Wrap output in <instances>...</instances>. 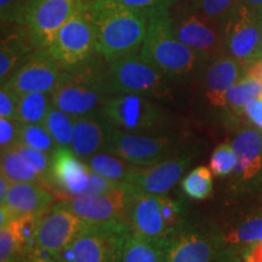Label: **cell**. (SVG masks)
Segmentation results:
<instances>
[{"label":"cell","mask_w":262,"mask_h":262,"mask_svg":"<svg viewBox=\"0 0 262 262\" xmlns=\"http://www.w3.org/2000/svg\"><path fill=\"white\" fill-rule=\"evenodd\" d=\"M140 56L178 86L196 83L210 62L208 56L193 50L175 37L170 11L149 16Z\"/></svg>","instance_id":"cell-1"},{"label":"cell","mask_w":262,"mask_h":262,"mask_svg":"<svg viewBox=\"0 0 262 262\" xmlns=\"http://www.w3.org/2000/svg\"><path fill=\"white\" fill-rule=\"evenodd\" d=\"M97 52L107 62L140 54L148 27L146 15L117 0H90Z\"/></svg>","instance_id":"cell-2"},{"label":"cell","mask_w":262,"mask_h":262,"mask_svg":"<svg viewBox=\"0 0 262 262\" xmlns=\"http://www.w3.org/2000/svg\"><path fill=\"white\" fill-rule=\"evenodd\" d=\"M112 96L108 81V62L100 54L78 67L63 70L51 93V104L78 118L102 112Z\"/></svg>","instance_id":"cell-3"},{"label":"cell","mask_w":262,"mask_h":262,"mask_svg":"<svg viewBox=\"0 0 262 262\" xmlns=\"http://www.w3.org/2000/svg\"><path fill=\"white\" fill-rule=\"evenodd\" d=\"M102 116L118 130L133 134L172 131L173 119L159 101L137 94H117L107 100Z\"/></svg>","instance_id":"cell-4"},{"label":"cell","mask_w":262,"mask_h":262,"mask_svg":"<svg viewBox=\"0 0 262 262\" xmlns=\"http://www.w3.org/2000/svg\"><path fill=\"white\" fill-rule=\"evenodd\" d=\"M108 81L112 95L137 94L164 102L175 100L178 88L140 54L108 62Z\"/></svg>","instance_id":"cell-5"},{"label":"cell","mask_w":262,"mask_h":262,"mask_svg":"<svg viewBox=\"0 0 262 262\" xmlns=\"http://www.w3.org/2000/svg\"><path fill=\"white\" fill-rule=\"evenodd\" d=\"M188 137L181 133L133 134L112 126L104 152L113 153L136 165H149L188 148Z\"/></svg>","instance_id":"cell-6"},{"label":"cell","mask_w":262,"mask_h":262,"mask_svg":"<svg viewBox=\"0 0 262 262\" xmlns=\"http://www.w3.org/2000/svg\"><path fill=\"white\" fill-rule=\"evenodd\" d=\"M131 231L129 219L86 222L72 243L73 262H120Z\"/></svg>","instance_id":"cell-7"},{"label":"cell","mask_w":262,"mask_h":262,"mask_svg":"<svg viewBox=\"0 0 262 262\" xmlns=\"http://www.w3.org/2000/svg\"><path fill=\"white\" fill-rule=\"evenodd\" d=\"M170 16L173 34L183 44L210 60L226 54L222 22L201 14L182 0L170 10Z\"/></svg>","instance_id":"cell-8"},{"label":"cell","mask_w":262,"mask_h":262,"mask_svg":"<svg viewBox=\"0 0 262 262\" xmlns=\"http://www.w3.org/2000/svg\"><path fill=\"white\" fill-rule=\"evenodd\" d=\"M164 262H215L225 249L224 233L216 226H183L164 242Z\"/></svg>","instance_id":"cell-9"},{"label":"cell","mask_w":262,"mask_h":262,"mask_svg":"<svg viewBox=\"0 0 262 262\" xmlns=\"http://www.w3.org/2000/svg\"><path fill=\"white\" fill-rule=\"evenodd\" d=\"M49 51L63 70L78 67L98 54L89 4L58 31Z\"/></svg>","instance_id":"cell-10"},{"label":"cell","mask_w":262,"mask_h":262,"mask_svg":"<svg viewBox=\"0 0 262 262\" xmlns=\"http://www.w3.org/2000/svg\"><path fill=\"white\" fill-rule=\"evenodd\" d=\"M90 0H34L26 18L29 38L35 49H49L57 33L81 11Z\"/></svg>","instance_id":"cell-11"},{"label":"cell","mask_w":262,"mask_h":262,"mask_svg":"<svg viewBox=\"0 0 262 262\" xmlns=\"http://www.w3.org/2000/svg\"><path fill=\"white\" fill-rule=\"evenodd\" d=\"M226 52L244 66L257 58L261 42V14L239 3L224 21Z\"/></svg>","instance_id":"cell-12"},{"label":"cell","mask_w":262,"mask_h":262,"mask_svg":"<svg viewBox=\"0 0 262 262\" xmlns=\"http://www.w3.org/2000/svg\"><path fill=\"white\" fill-rule=\"evenodd\" d=\"M61 74L62 67L49 49H39L25 58L3 85L18 96L28 93L51 94Z\"/></svg>","instance_id":"cell-13"},{"label":"cell","mask_w":262,"mask_h":262,"mask_svg":"<svg viewBox=\"0 0 262 262\" xmlns=\"http://www.w3.org/2000/svg\"><path fill=\"white\" fill-rule=\"evenodd\" d=\"M195 153L186 148L178 155L149 165H137L127 183L137 192L148 194H165L180 181L186 170L194 160Z\"/></svg>","instance_id":"cell-14"},{"label":"cell","mask_w":262,"mask_h":262,"mask_svg":"<svg viewBox=\"0 0 262 262\" xmlns=\"http://www.w3.org/2000/svg\"><path fill=\"white\" fill-rule=\"evenodd\" d=\"M133 187L123 182L119 187L103 194H80L68 196L64 206L86 222H103L127 219V209Z\"/></svg>","instance_id":"cell-15"},{"label":"cell","mask_w":262,"mask_h":262,"mask_svg":"<svg viewBox=\"0 0 262 262\" xmlns=\"http://www.w3.org/2000/svg\"><path fill=\"white\" fill-rule=\"evenodd\" d=\"M85 221L71 211L63 203L51 206L42 214L38 228L37 243L42 250L58 258L84 227Z\"/></svg>","instance_id":"cell-16"},{"label":"cell","mask_w":262,"mask_h":262,"mask_svg":"<svg viewBox=\"0 0 262 262\" xmlns=\"http://www.w3.org/2000/svg\"><path fill=\"white\" fill-rule=\"evenodd\" d=\"M244 64L228 54L212 58L196 83H201V93L209 107L225 110L226 95L243 77Z\"/></svg>","instance_id":"cell-17"},{"label":"cell","mask_w":262,"mask_h":262,"mask_svg":"<svg viewBox=\"0 0 262 262\" xmlns=\"http://www.w3.org/2000/svg\"><path fill=\"white\" fill-rule=\"evenodd\" d=\"M127 219L131 231L142 237L164 243L171 237L162 214L159 195L137 192L133 188Z\"/></svg>","instance_id":"cell-18"},{"label":"cell","mask_w":262,"mask_h":262,"mask_svg":"<svg viewBox=\"0 0 262 262\" xmlns=\"http://www.w3.org/2000/svg\"><path fill=\"white\" fill-rule=\"evenodd\" d=\"M90 168L70 148H57L51 155L48 179L68 196L83 194L89 185Z\"/></svg>","instance_id":"cell-19"},{"label":"cell","mask_w":262,"mask_h":262,"mask_svg":"<svg viewBox=\"0 0 262 262\" xmlns=\"http://www.w3.org/2000/svg\"><path fill=\"white\" fill-rule=\"evenodd\" d=\"M74 130L71 149L84 162L98 152L106 150L112 125L102 112L73 118Z\"/></svg>","instance_id":"cell-20"},{"label":"cell","mask_w":262,"mask_h":262,"mask_svg":"<svg viewBox=\"0 0 262 262\" xmlns=\"http://www.w3.org/2000/svg\"><path fill=\"white\" fill-rule=\"evenodd\" d=\"M37 49L29 38L26 26H2L0 44V81L2 85L11 77L19 63Z\"/></svg>","instance_id":"cell-21"},{"label":"cell","mask_w":262,"mask_h":262,"mask_svg":"<svg viewBox=\"0 0 262 262\" xmlns=\"http://www.w3.org/2000/svg\"><path fill=\"white\" fill-rule=\"evenodd\" d=\"M54 196L47 189L33 182L12 183L5 202L16 216L27 214H44L51 208Z\"/></svg>","instance_id":"cell-22"},{"label":"cell","mask_w":262,"mask_h":262,"mask_svg":"<svg viewBox=\"0 0 262 262\" xmlns=\"http://www.w3.org/2000/svg\"><path fill=\"white\" fill-rule=\"evenodd\" d=\"M235 155L234 172L243 180L254 178L261 169L262 136L257 130L244 129L235 137L233 145Z\"/></svg>","instance_id":"cell-23"},{"label":"cell","mask_w":262,"mask_h":262,"mask_svg":"<svg viewBox=\"0 0 262 262\" xmlns=\"http://www.w3.org/2000/svg\"><path fill=\"white\" fill-rule=\"evenodd\" d=\"M163 244L130 231L120 262H164Z\"/></svg>","instance_id":"cell-24"},{"label":"cell","mask_w":262,"mask_h":262,"mask_svg":"<svg viewBox=\"0 0 262 262\" xmlns=\"http://www.w3.org/2000/svg\"><path fill=\"white\" fill-rule=\"evenodd\" d=\"M85 163L91 170L101 173L104 178L120 182H126L137 168L136 164L110 152H98L85 160Z\"/></svg>","instance_id":"cell-25"},{"label":"cell","mask_w":262,"mask_h":262,"mask_svg":"<svg viewBox=\"0 0 262 262\" xmlns=\"http://www.w3.org/2000/svg\"><path fill=\"white\" fill-rule=\"evenodd\" d=\"M51 106V94L28 93L21 95L15 120L18 124H42Z\"/></svg>","instance_id":"cell-26"},{"label":"cell","mask_w":262,"mask_h":262,"mask_svg":"<svg viewBox=\"0 0 262 262\" xmlns=\"http://www.w3.org/2000/svg\"><path fill=\"white\" fill-rule=\"evenodd\" d=\"M262 98V83L248 77H242L226 95V107L229 113L241 116L250 101Z\"/></svg>","instance_id":"cell-27"},{"label":"cell","mask_w":262,"mask_h":262,"mask_svg":"<svg viewBox=\"0 0 262 262\" xmlns=\"http://www.w3.org/2000/svg\"><path fill=\"white\" fill-rule=\"evenodd\" d=\"M262 241V211L244 217L239 224L224 233L225 244L245 248Z\"/></svg>","instance_id":"cell-28"},{"label":"cell","mask_w":262,"mask_h":262,"mask_svg":"<svg viewBox=\"0 0 262 262\" xmlns=\"http://www.w3.org/2000/svg\"><path fill=\"white\" fill-rule=\"evenodd\" d=\"M42 214H27L19 215L8 225L14 232L16 239L18 242L19 253H21V260L32 253L35 248H38L37 237L38 228L40 224Z\"/></svg>","instance_id":"cell-29"},{"label":"cell","mask_w":262,"mask_h":262,"mask_svg":"<svg viewBox=\"0 0 262 262\" xmlns=\"http://www.w3.org/2000/svg\"><path fill=\"white\" fill-rule=\"evenodd\" d=\"M42 125L50 133L52 139L56 142L57 148H71L74 130L73 117L51 106Z\"/></svg>","instance_id":"cell-30"},{"label":"cell","mask_w":262,"mask_h":262,"mask_svg":"<svg viewBox=\"0 0 262 262\" xmlns=\"http://www.w3.org/2000/svg\"><path fill=\"white\" fill-rule=\"evenodd\" d=\"M2 173L12 183L38 182L41 176L28 166L16 150L10 147L2 150Z\"/></svg>","instance_id":"cell-31"},{"label":"cell","mask_w":262,"mask_h":262,"mask_svg":"<svg viewBox=\"0 0 262 262\" xmlns=\"http://www.w3.org/2000/svg\"><path fill=\"white\" fill-rule=\"evenodd\" d=\"M17 142L49 155L57 149L56 142L42 124H19Z\"/></svg>","instance_id":"cell-32"},{"label":"cell","mask_w":262,"mask_h":262,"mask_svg":"<svg viewBox=\"0 0 262 262\" xmlns=\"http://www.w3.org/2000/svg\"><path fill=\"white\" fill-rule=\"evenodd\" d=\"M181 187L186 194L193 199L203 201L212 192V172L204 165L193 169L182 180Z\"/></svg>","instance_id":"cell-33"},{"label":"cell","mask_w":262,"mask_h":262,"mask_svg":"<svg viewBox=\"0 0 262 262\" xmlns=\"http://www.w3.org/2000/svg\"><path fill=\"white\" fill-rule=\"evenodd\" d=\"M183 2L201 14L222 24L239 4V0H183Z\"/></svg>","instance_id":"cell-34"},{"label":"cell","mask_w":262,"mask_h":262,"mask_svg":"<svg viewBox=\"0 0 262 262\" xmlns=\"http://www.w3.org/2000/svg\"><path fill=\"white\" fill-rule=\"evenodd\" d=\"M34 0H0L2 26H26V18Z\"/></svg>","instance_id":"cell-35"},{"label":"cell","mask_w":262,"mask_h":262,"mask_svg":"<svg viewBox=\"0 0 262 262\" xmlns=\"http://www.w3.org/2000/svg\"><path fill=\"white\" fill-rule=\"evenodd\" d=\"M235 168V155L229 143H221L216 147L210 158V170L215 176H227Z\"/></svg>","instance_id":"cell-36"},{"label":"cell","mask_w":262,"mask_h":262,"mask_svg":"<svg viewBox=\"0 0 262 262\" xmlns=\"http://www.w3.org/2000/svg\"><path fill=\"white\" fill-rule=\"evenodd\" d=\"M16 152L18 153L19 157L25 160L28 166L37 171L39 175L47 176L49 173V169H50V162H51V155L49 153L41 152V150L31 148V147L22 145V143L16 142L12 146Z\"/></svg>","instance_id":"cell-37"},{"label":"cell","mask_w":262,"mask_h":262,"mask_svg":"<svg viewBox=\"0 0 262 262\" xmlns=\"http://www.w3.org/2000/svg\"><path fill=\"white\" fill-rule=\"evenodd\" d=\"M159 201L160 206H162L164 221H165V225L169 229L170 234L172 235L185 226V221H183L182 217L181 205H180L179 202L173 201V199L165 194H160Z\"/></svg>","instance_id":"cell-38"},{"label":"cell","mask_w":262,"mask_h":262,"mask_svg":"<svg viewBox=\"0 0 262 262\" xmlns=\"http://www.w3.org/2000/svg\"><path fill=\"white\" fill-rule=\"evenodd\" d=\"M117 2L149 17L150 15L157 12L170 11L181 0H117Z\"/></svg>","instance_id":"cell-39"},{"label":"cell","mask_w":262,"mask_h":262,"mask_svg":"<svg viewBox=\"0 0 262 262\" xmlns=\"http://www.w3.org/2000/svg\"><path fill=\"white\" fill-rule=\"evenodd\" d=\"M21 260L18 242L9 226L0 228V262Z\"/></svg>","instance_id":"cell-40"},{"label":"cell","mask_w":262,"mask_h":262,"mask_svg":"<svg viewBox=\"0 0 262 262\" xmlns=\"http://www.w3.org/2000/svg\"><path fill=\"white\" fill-rule=\"evenodd\" d=\"M123 182L114 181V180L107 179L94 170L90 169L89 185L83 194H103V193L111 192L122 185Z\"/></svg>","instance_id":"cell-41"},{"label":"cell","mask_w":262,"mask_h":262,"mask_svg":"<svg viewBox=\"0 0 262 262\" xmlns=\"http://www.w3.org/2000/svg\"><path fill=\"white\" fill-rule=\"evenodd\" d=\"M19 96L12 90L2 85L0 90V118L15 120Z\"/></svg>","instance_id":"cell-42"},{"label":"cell","mask_w":262,"mask_h":262,"mask_svg":"<svg viewBox=\"0 0 262 262\" xmlns=\"http://www.w3.org/2000/svg\"><path fill=\"white\" fill-rule=\"evenodd\" d=\"M19 124L16 120L0 118V147L2 150L10 148L17 142Z\"/></svg>","instance_id":"cell-43"},{"label":"cell","mask_w":262,"mask_h":262,"mask_svg":"<svg viewBox=\"0 0 262 262\" xmlns=\"http://www.w3.org/2000/svg\"><path fill=\"white\" fill-rule=\"evenodd\" d=\"M244 114L262 130V98L250 101L244 108Z\"/></svg>","instance_id":"cell-44"},{"label":"cell","mask_w":262,"mask_h":262,"mask_svg":"<svg viewBox=\"0 0 262 262\" xmlns=\"http://www.w3.org/2000/svg\"><path fill=\"white\" fill-rule=\"evenodd\" d=\"M242 255L245 262H262V241L243 248Z\"/></svg>","instance_id":"cell-45"},{"label":"cell","mask_w":262,"mask_h":262,"mask_svg":"<svg viewBox=\"0 0 262 262\" xmlns=\"http://www.w3.org/2000/svg\"><path fill=\"white\" fill-rule=\"evenodd\" d=\"M243 77L251 78V79L262 83V57L255 58V60L244 66Z\"/></svg>","instance_id":"cell-46"},{"label":"cell","mask_w":262,"mask_h":262,"mask_svg":"<svg viewBox=\"0 0 262 262\" xmlns=\"http://www.w3.org/2000/svg\"><path fill=\"white\" fill-rule=\"evenodd\" d=\"M21 262H60L58 258L52 256L48 251L42 250L40 248H35L32 253H29L27 256L22 258Z\"/></svg>","instance_id":"cell-47"},{"label":"cell","mask_w":262,"mask_h":262,"mask_svg":"<svg viewBox=\"0 0 262 262\" xmlns=\"http://www.w3.org/2000/svg\"><path fill=\"white\" fill-rule=\"evenodd\" d=\"M215 262H245V260L243 258V255L239 254L233 249H224V251Z\"/></svg>","instance_id":"cell-48"},{"label":"cell","mask_w":262,"mask_h":262,"mask_svg":"<svg viewBox=\"0 0 262 262\" xmlns=\"http://www.w3.org/2000/svg\"><path fill=\"white\" fill-rule=\"evenodd\" d=\"M15 217V212L12 211L9 206L2 204V208H0V228L8 226Z\"/></svg>","instance_id":"cell-49"},{"label":"cell","mask_w":262,"mask_h":262,"mask_svg":"<svg viewBox=\"0 0 262 262\" xmlns=\"http://www.w3.org/2000/svg\"><path fill=\"white\" fill-rule=\"evenodd\" d=\"M11 186H12V182L10 181L5 175H3L2 173V176H0V202H2V204L5 202Z\"/></svg>","instance_id":"cell-50"},{"label":"cell","mask_w":262,"mask_h":262,"mask_svg":"<svg viewBox=\"0 0 262 262\" xmlns=\"http://www.w3.org/2000/svg\"><path fill=\"white\" fill-rule=\"evenodd\" d=\"M245 5H248L249 8L256 12H262V0H245Z\"/></svg>","instance_id":"cell-51"},{"label":"cell","mask_w":262,"mask_h":262,"mask_svg":"<svg viewBox=\"0 0 262 262\" xmlns=\"http://www.w3.org/2000/svg\"><path fill=\"white\" fill-rule=\"evenodd\" d=\"M261 27H262V12H261ZM258 57H262V32H261V42H260V49H258L257 58Z\"/></svg>","instance_id":"cell-52"},{"label":"cell","mask_w":262,"mask_h":262,"mask_svg":"<svg viewBox=\"0 0 262 262\" xmlns=\"http://www.w3.org/2000/svg\"><path fill=\"white\" fill-rule=\"evenodd\" d=\"M5 262H21V261H17V260H10V261H5Z\"/></svg>","instance_id":"cell-53"}]
</instances>
